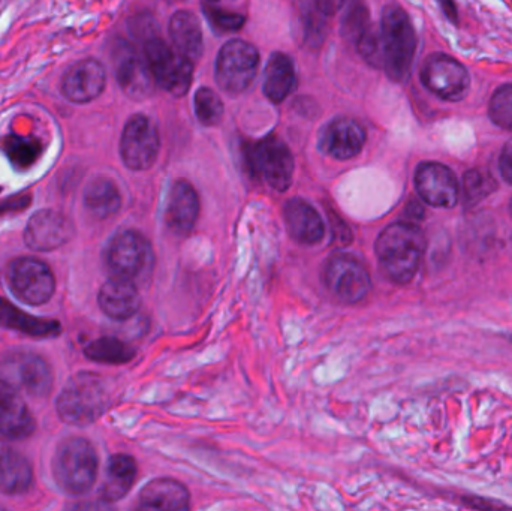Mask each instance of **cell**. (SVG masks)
<instances>
[{
    "label": "cell",
    "mask_w": 512,
    "mask_h": 511,
    "mask_svg": "<svg viewBox=\"0 0 512 511\" xmlns=\"http://www.w3.org/2000/svg\"><path fill=\"white\" fill-rule=\"evenodd\" d=\"M357 47L367 62L384 68L391 80L405 81L417 48L411 18L399 5L387 6L382 12L379 30L370 29Z\"/></svg>",
    "instance_id": "1"
},
{
    "label": "cell",
    "mask_w": 512,
    "mask_h": 511,
    "mask_svg": "<svg viewBox=\"0 0 512 511\" xmlns=\"http://www.w3.org/2000/svg\"><path fill=\"white\" fill-rule=\"evenodd\" d=\"M424 234L411 222L388 225L376 240V255L385 275L396 284H408L420 269Z\"/></svg>",
    "instance_id": "2"
},
{
    "label": "cell",
    "mask_w": 512,
    "mask_h": 511,
    "mask_svg": "<svg viewBox=\"0 0 512 511\" xmlns=\"http://www.w3.org/2000/svg\"><path fill=\"white\" fill-rule=\"evenodd\" d=\"M98 453L90 441L80 437L66 438L53 456V477L57 486L69 495H84L98 477Z\"/></svg>",
    "instance_id": "3"
},
{
    "label": "cell",
    "mask_w": 512,
    "mask_h": 511,
    "mask_svg": "<svg viewBox=\"0 0 512 511\" xmlns=\"http://www.w3.org/2000/svg\"><path fill=\"white\" fill-rule=\"evenodd\" d=\"M108 402L104 380L92 372H80L63 387L57 398V413L68 425L89 426L105 413Z\"/></svg>",
    "instance_id": "4"
},
{
    "label": "cell",
    "mask_w": 512,
    "mask_h": 511,
    "mask_svg": "<svg viewBox=\"0 0 512 511\" xmlns=\"http://www.w3.org/2000/svg\"><path fill=\"white\" fill-rule=\"evenodd\" d=\"M246 162L255 177L264 180L276 191L283 192L291 186L294 159L286 144L279 138H262L246 149Z\"/></svg>",
    "instance_id": "5"
},
{
    "label": "cell",
    "mask_w": 512,
    "mask_h": 511,
    "mask_svg": "<svg viewBox=\"0 0 512 511\" xmlns=\"http://www.w3.org/2000/svg\"><path fill=\"white\" fill-rule=\"evenodd\" d=\"M144 60L153 80L174 96L188 92L192 83L194 63L171 50L162 39L150 38L144 47Z\"/></svg>",
    "instance_id": "6"
},
{
    "label": "cell",
    "mask_w": 512,
    "mask_h": 511,
    "mask_svg": "<svg viewBox=\"0 0 512 511\" xmlns=\"http://www.w3.org/2000/svg\"><path fill=\"white\" fill-rule=\"evenodd\" d=\"M8 279L15 297L30 306L45 305L56 291L53 270L35 257H20L12 261Z\"/></svg>",
    "instance_id": "7"
},
{
    "label": "cell",
    "mask_w": 512,
    "mask_h": 511,
    "mask_svg": "<svg viewBox=\"0 0 512 511\" xmlns=\"http://www.w3.org/2000/svg\"><path fill=\"white\" fill-rule=\"evenodd\" d=\"M259 54L254 45L233 39L222 47L216 62V80L228 93H242L254 81Z\"/></svg>",
    "instance_id": "8"
},
{
    "label": "cell",
    "mask_w": 512,
    "mask_h": 511,
    "mask_svg": "<svg viewBox=\"0 0 512 511\" xmlns=\"http://www.w3.org/2000/svg\"><path fill=\"white\" fill-rule=\"evenodd\" d=\"M424 86L445 101H460L471 86L468 69L448 54L436 53L427 57L421 68Z\"/></svg>",
    "instance_id": "9"
},
{
    "label": "cell",
    "mask_w": 512,
    "mask_h": 511,
    "mask_svg": "<svg viewBox=\"0 0 512 511\" xmlns=\"http://www.w3.org/2000/svg\"><path fill=\"white\" fill-rule=\"evenodd\" d=\"M152 258V249L143 234L134 230L122 231L111 239L105 252L108 269L113 272L114 278H138L146 272Z\"/></svg>",
    "instance_id": "10"
},
{
    "label": "cell",
    "mask_w": 512,
    "mask_h": 511,
    "mask_svg": "<svg viewBox=\"0 0 512 511\" xmlns=\"http://www.w3.org/2000/svg\"><path fill=\"white\" fill-rule=\"evenodd\" d=\"M159 153V134L149 117L132 116L120 138V155L129 170H149Z\"/></svg>",
    "instance_id": "11"
},
{
    "label": "cell",
    "mask_w": 512,
    "mask_h": 511,
    "mask_svg": "<svg viewBox=\"0 0 512 511\" xmlns=\"http://www.w3.org/2000/svg\"><path fill=\"white\" fill-rule=\"evenodd\" d=\"M325 285L343 303H358L372 287L366 267L351 255H334L325 267Z\"/></svg>",
    "instance_id": "12"
},
{
    "label": "cell",
    "mask_w": 512,
    "mask_h": 511,
    "mask_svg": "<svg viewBox=\"0 0 512 511\" xmlns=\"http://www.w3.org/2000/svg\"><path fill=\"white\" fill-rule=\"evenodd\" d=\"M74 236V225L63 213L44 209L27 221L24 243L38 252H51L65 246Z\"/></svg>",
    "instance_id": "13"
},
{
    "label": "cell",
    "mask_w": 512,
    "mask_h": 511,
    "mask_svg": "<svg viewBox=\"0 0 512 511\" xmlns=\"http://www.w3.org/2000/svg\"><path fill=\"white\" fill-rule=\"evenodd\" d=\"M415 188L420 197L433 207L451 209L459 201L456 174L439 162H423L415 171Z\"/></svg>",
    "instance_id": "14"
},
{
    "label": "cell",
    "mask_w": 512,
    "mask_h": 511,
    "mask_svg": "<svg viewBox=\"0 0 512 511\" xmlns=\"http://www.w3.org/2000/svg\"><path fill=\"white\" fill-rule=\"evenodd\" d=\"M104 66L95 59L74 63L62 78V93L74 104H87L98 98L105 89Z\"/></svg>",
    "instance_id": "15"
},
{
    "label": "cell",
    "mask_w": 512,
    "mask_h": 511,
    "mask_svg": "<svg viewBox=\"0 0 512 511\" xmlns=\"http://www.w3.org/2000/svg\"><path fill=\"white\" fill-rule=\"evenodd\" d=\"M35 431V420L18 390L0 380V437L12 441L29 438Z\"/></svg>",
    "instance_id": "16"
},
{
    "label": "cell",
    "mask_w": 512,
    "mask_h": 511,
    "mask_svg": "<svg viewBox=\"0 0 512 511\" xmlns=\"http://www.w3.org/2000/svg\"><path fill=\"white\" fill-rule=\"evenodd\" d=\"M200 201L194 186L188 180H177L168 195L165 221L168 228L179 236H186L197 224Z\"/></svg>",
    "instance_id": "17"
},
{
    "label": "cell",
    "mask_w": 512,
    "mask_h": 511,
    "mask_svg": "<svg viewBox=\"0 0 512 511\" xmlns=\"http://www.w3.org/2000/svg\"><path fill=\"white\" fill-rule=\"evenodd\" d=\"M191 497L183 483L155 479L144 486L135 511H189Z\"/></svg>",
    "instance_id": "18"
},
{
    "label": "cell",
    "mask_w": 512,
    "mask_h": 511,
    "mask_svg": "<svg viewBox=\"0 0 512 511\" xmlns=\"http://www.w3.org/2000/svg\"><path fill=\"white\" fill-rule=\"evenodd\" d=\"M99 308L117 321L129 320L140 309V294L134 282L113 278L102 285L98 296Z\"/></svg>",
    "instance_id": "19"
},
{
    "label": "cell",
    "mask_w": 512,
    "mask_h": 511,
    "mask_svg": "<svg viewBox=\"0 0 512 511\" xmlns=\"http://www.w3.org/2000/svg\"><path fill=\"white\" fill-rule=\"evenodd\" d=\"M366 132L360 123L351 119H337L328 125L322 137V147L337 159H351L363 150Z\"/></svg>",
    "instance_id": "20"
},
{
    "label": "cell",
    "mask_w": 512,
    "mask_h": 511,
    "mask_svg": "<svg viewBox=\"0 0 512 511\" xmlns=\"http://www.w3.org/2000/svg\"><path fill=\"white\" fill-rule=\"evenodd\" d=\"M116 77L123 92L132 98H144L152 90L149 66L131 47L120 48L116 57Z\"/></svg>",
    "instance_id": "21"
},
{
    "label": "cell",
    "mask_w": 512,
    "mask_h": 511,
    "mask_svg": "<svg viewBox=\"0 0 512 511\" xmlns=\"http://www.w3.org/2000/svg\"><path fill=\"white\" fill-rule=\"evenodd\" d=\"M11 365L17 375L18 384L27 395L36 399L50 395L53 389V371L41 356L20 354L12 360Z\"/></svg>",
    "instance_id": "22"
},
{
    "label": "cell",
    "mask_w": 512,
    "mask_h": 511,
    "mask_svg": "<svg viewBox=\"0 0 512 511\" xmlns=\"http://www.w3.org/2000/svg\"><path fill=\"white\" fill-rule=\"evenodd\" d=\"M285 221L292 239L306 245L321 242L325 234L324 222L315 209L300 198L289 200L285 206Z\"/></svg>",
    "instance_id": "23"
},
{
    "label": "cell",
    "mask_w": 512,
    "mask_h": 511,
    "mask_svg": "<svg viewBox=\"0 0 512 511\" xmlns=\"http://www.w3.org/2000/svg\"><path fill=\"white\" fill-rule=\"evenodd\" d=\"M33 483L32 465L5 444L0 446V494L21 495Z\"/></svg>",
    "instance_id": "24"
},
{
    "label": "cell",
    "mask_w": 512,
    "mask_h": 511,
    "mask_svg": "<svg viewBox=\"0 0 512 511\" xmlns=\"http://www.w3.org/2000/svg\"><path fill=\"white\" fill-rule=\"evenodd\" d=\"M0 326L24 333L32 338H54L62 329L59 321L33 317V315L20 311L17 306L5 299H0Z\"/></svg>",
    "instance_id": "25"
},
{
    "label": "cell",
    "mask_w": 512,
    "mask_h": 511,
    "mask_svg": "<svg viewBox=\"0 0 512 511\" xmlns=\"http://www.w3.org/2000/svg\"><path fill=\"white\" fill-rule=\"evenodd\" d=\"M170 35L177 53L195 62L203 54V30L192 12L179 11L170 21Z\"/></svg>",
    "instance_id": "26"
},
{
    "label": "cell",
    "mask_w": 512,
    "mask_h": 511,
    "mask_svg": "<svg viewBox=\"0 0 512 511\" xmlns=\"http://www.w3.org/2000/svg\"><path fill=\"white\" fill-rule=\"evenodd\" d=\"M137 479V462L129 455H114L108 461L107 479L101 489V500L107 503L122 500Z\"/></svg>",
    "instance_id": "27"
},
{
    "label": "cell",
    "mask_w": 512,
    "mask_h": 511,
    "mask_svg": "<svg viewBox=\"0 0 512 511\" xmlns=\"http://www.w3.org/2000/svg\"><path fill=\"white\" fill-rule=\"evenodd\" d=\"M265 96L270 101L282 102L295 87V68L292 60L286 54L274 53L265 66L264 75Z\"/></svg>",
    "instance_id": "28"
},
{
    "label": "cell",
    "mask_w": 512,
    "mask_h": 511,
    "mask_svg": "<svg viewBox=\"0 0 512 511\" xmlns=\"http://www.w3.org/2000/svg\"><path fill=\"white\" fill-rule=\"evenodd\" d=\"M83 203L93 216L99 219L114 215L122 206V195L116 183L110 179H95L87 185Z\"/></svg>",
    "instance_id": "29"
},
{
    "label": "cell",
    "mask_w": 512,
    "mask_h": 511,
    "mask_svg": "<svg viewBox=\"0 0 512 511\" xmlns=\"http://www.w3.org/2000/svg\"><path fill=\"white\" fill-rule=\"evenodd\" d=\"M0 149L18 170H27L42 155L41 141L32 135L9 134L0 141Z\"/></svg>",
    "instance_id": "30"
},
{
    "label": "cell",
    "mask_w": 512,
    "mask_h": 511,
    "mask_svg": "<svg viewBox=\"0 0 512 511\" xmlns=\"http://www.w3.org/2000/svg\"><path fill=\"white\" fill-rule=\"evenodd\" d=\"M87 359L105 365H125L135 357V350L117 338H99L84 348Z\"/></svg>",
    "instance_id": "31"
},
{
    "label": "cell",
    "mask_w": 512,
    "mask_h": 511,
    "mask_svg": "<svg viewBox=\"0 0 512 511\" xmlns=\"http://www.w3.org/2000/svg\"><path fill=\"white\" fill-rule=\"evenodd\" d=\"M195 113L204 125L212 126L221 122L224 114V104L218 93L209 87H201L195 95Z\"/></svg>",
    "instance_id": "32"
},
{
    "label": "cell",
    "mask_w": 512,
    "mask_h": 511,
    "mask_svg": "<svg viewBox=\"0 0 512 511\" xmlns=\"http://www.w3.org/2000/svg\"><path fill=\"white\" fill-rule=\"evenodd\" d=\"M489 116L495 125L512 131V84H505L493 93Z\"/></svg>",
    "instance_id": "33"
},
{
    "label": "cell",
    "mask_w": 512,
    "mask_h": 511,
    "mask_svg": "<svg viewBox=\"0 0 512 511\" xmlns=\"http://www.w3.org/2000/svg\"><path fill=\"white\" fill-rule=\"evenodd\" d=\"M372 29L370 27L369 12L363 5L352 6L351 11L346 14L345 21H343V33L346 38L351 39L354 44L366 36V33Z\"/></svg>",
    "instance_id": "34"
},
{
    "label": "cell",
    "mask_w": 512,
    "mask_h": 511,
    "mask_svg": "<svg viewBox=\"0 0 512 511\" xmlns=\"http://www.w3.org/2000/svg\"><path fill=\"white\" fill-rule=\"evenodd\" d=\"M492 185L495 186L492 177L486 176L478 170H471L465 174V191L468 203L480 201L492 192Z\"/></svg>",
    "instance_id": "35"
},
{
    "label": "cell",
    "mask_w": 512,
    "mask_h": 511,
    "mask_svg": "<svg viewBox=\"0 0 512 511\" xmlns=\"http://www.w3.org/2000/svg\"><path fill=\"white\" fill-rule=\"evenodd\" d=\"M206 9L207 18H210L213 26L221 32H236V30L242 29L243 23H245V17L236 12L225 11L222 8H215L212 5H204Z\"/></svg>",
    "instance_id": "36"
},
{
    "label": "cell",
    "mask_w": 512,
    "mask_h": 511,
    "mask_svg": "<svg viewBox=\"0 0 512 511\" xmlns=\"http://www.w3.org/2000/svg\"><path fill=\"white\" fill-rule=\"evenodd\" d=\"M462 503L469 509L477 511H512V507L502 501L484 497H462Z\"/></svg>",
    "instance_id": "37"
},
{
    "label": "cell",
    "mask_w": 512,
    "mask_h": 511,
    "mask_svg": "<svg viewBox=\"0 0 512 511\" xmlns=\"http://www.w3.org/2000/svg\"><path fill=\"white\" fill-rule=\"evenodd\" d=\"M499 168H501L502 177L512 185V138L502 150Z\"/></svg>",
    "instance_id": "38"
},
{
    "label": "cell",
    "mask_w": 512,
    "mask_h": 511,
    "mask_svg": "<svg viewBox=\"0 0 512 511\" xmlns=\"http://www.w3.org/2000/svg\"><path fill=\"white\" fill-rule=\"evenodd\" d=\"M68 511H116L111 503H107L104 500L96 501H80V503L74 504L69 507Z\"/></svg>",
    "instance_id": "39"
},
{
    "label": "cell",
    "mask_w": 512,
    "mask_h": 511,
    "mask_svg": "<svg viewBox=\"0 0 512 511\" xmlns=\"http://www.w3.org/2000/svg\"><path fill=\"white\" fill-rule=\"evenodd\" d=\"M0 511H5V510H3L2 507H0Z\"/></svg>",
    "instance_id": "40"
},
{
    "label": "cell",
    "mask_w": 512,
    "mask_h": 511,
    "mask_svg": "<svg viewBox=\"0 0 512 511\" xmlns=\"http://www.w3.org/2000/svg\"><path fill=\"white\" fill-rule=\"evenodd\" d=\"M3 443H0V446H2Z\"/></svg>",
    "instance_id": "41"
},
{
    "label": "cell",
    "mask_w": 512,
    "mask_h": 511,
    "mask_svg": "<svg viewBox=\"0 0 512 511\" xmlns=\"http://www.w3.org/2000/svg\"><path fill=\"white\" fill-rule=\"evenodd\" d=\"M511 210H512V203H511Z\"/></svg>",
    "instance_id": "42"
}]
</instances>
